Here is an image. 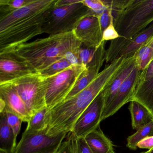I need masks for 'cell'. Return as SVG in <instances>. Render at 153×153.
<instances>
[{"mask_svg": "<svg viewBox=\"0 0 153 153\" xmlns=\"http://www.w3.org/2000/svg\"><path fill=\"white\" fill-rule=\"evenodd\" d=\"M128 109L131 119V126L138 130L153 120V114L141 104L135 101L130 102Z\"/></svg>", "mask_w": 153, "mask_h": 153, "instance_id": "ffe728a7", "label": "cell"}, {"mask_svg": "<svg viewBox=\"0 0 153 153\" xmlns=\"http://www.w3.org/2000/svg\"><path fill=\"white\" fill-rule=\"evenodd\" d=\"M104 107L102 91L82 113L70 132L76 138H85L100 126Z\"/></svg>", "mask_w": 153, "mask_h": 153, "instance_id": "9c48e42d", "label": "cell"}, {"mask_svg": "<svg viewBox=\"0 0 153 153\" xmlns=\"http://www.w3.org/2000/svg\"><path fill=\"white\" fill-rule=\"evenodd\" d=\"M85 48L96 49L102 42V32L98 17L87 16L82 19L73 31Z\"/></svg>", "mask_w": 153, "mask_h": 153, "instance_id": "30bf717a", "label": "cell"}, {"mask_svg": "<svg viewBox=\"0 0 153 153\" xmlns=\"http://www.w3.org/2000/svg\"><path fill=\"white\" fill-rule=\"evenodd\" d=\"M52 6L1 32L0 50L26 43L35 36L43 33V25Z\"/></svg>", "mask_w": 153, "mask_h": 153, "instance_id": "5b68a950", "label": "cell"}, {"mask_svg": "<svg viewBox=\"0 0 153 153\" xmlns=\"http://www.w3.org/2000/svg\"><path fill=\"white\" fill-rule=\"evenodd\" d=\"M153 136V120L137 130V131L127 139V147L132 150H136L137 144L146 137Z\"/></svg>", "mask_w": 153, "mask_h": 153, "instance_id": "603a6c76", "label": "cell"}, {"mask_svg": "<svg viewBox=\"0 0 153 153\" xmlns=\"http://www.w3.org/2000/svg\"><path fill=\"white\" fill-rule=\"evenodd\" d=\"M132 101L141 104L153 114V77L138 82Z\"/></svg>", "mask_w": 153, "mask_h": 153, "instance_id": "d6986e66", "label": "cell"}, {"mask_svg": "<svg viewBox=\"0 0 153 153\" xmlns=\"http://www.w3.org/2000/svg\"><path fill=\"white\" fill-rule=\"evenodd\" d=\"M142 153H153V149H150V150H149L148 151H146V152Z\"/></svg>", "mask_w": 153, "mask_h": 153, "instance_id": "d590c367", "label": "cell"}, {"mask_svg": "<svg viewBox=\"0 0 153 153\" xmlns=\"http://www.w3.org/2000/svg\"><path fill=\"white\" fill-rule=\"evenodd\" d=\"M2 112H5L6 114L8 123L13 130L15 139L16 140L18 135L19 134L21 129L23 120L20 117L11 112L7 111H4Z\"/></svg>", "mask_w": 153, "mask_h": 153, "instance_id": "83f0119b", "label": "cell"}, {"mask_svg": "<svg viewBox=\"0 0 153 153\" xmlns=\"http://www.w3.org/2000/svg\"><path fill=\"white\" fill-rule=\"evenodd\" d=\"M85 139L93 153H114L112 142L105 135L100 126Z\"/></svg>", "mask_w": 153, "mask_h": 153, "instance_id": "ac0fdd59", "label": "cell"}, {"mask_svg": "<svg viewBox=\"0 0 153 153\" xmlns=\"http://www.w3.org/2000/svg\"><path fill=\"white\" fill-rule=\"evenodd\" d=\"M68 133L49 135L46 130L26 131L16 147L15 153H56Z\"/></svg>", "mask_w": 153, "mask_h": 153, "instance_id": "ba28073f", "label": "cell"}, {"mask_svg": "<svg viewBox=\"0 0 153 153\" xmlns=\"http://www.w3.org/2000/svg\"><path fill=\"white\" fill-rule=\"evenodd\" d=\"M56 0H36L35 2L20 8L0 19V33L10 27L35 16L52 6Z\"/></svg>", "mask_w": 153, "mask_h": 153, "instance_id": "4fadbf2b", "label": "cell"}, {"mask_svg": "<svg viewBox=\"0 0 153 153\" xmlns=\"http://www.w3.org/2000/svg\"><path fill=\"white\" fill-rule=\"evenodd\" d=\"M36 0H0V19L15 10L32 4Z\"/></svg>", "mask_w": 153, "mask_h": 153, "instance_id": "d4e9b609", "label": "cell"}, {"mask_svg": "<svg viewBox=\"0 0 153 153\" xmlns=\"http://www.w3.org/2000/svg\"><path fill=\"white\" fill-rule=\"evenodd\" d=\"M137 68L144 70L153 60V36L145 43L134 55Z\"/></svg>", "mask_w": 153, "mask_h": 153, "instance_id": "7402d4cb", "label": "cell"}, {"mask_svg": "<svg viewBox=\"0 0 153 153\" xmlns=\"http://www.w3.org/2000/svg\"><path fill=\"white\" fill-rule=\"evenodd\" d=\"M153 36L152 24L130 40L121 37L115 39V42L122 49L119 57L130 58L134 56L140 48Z\"/></svg>", "mask_w": 153, "mask_h": 153, "instance_id": "2e32d148", "label": "cell"}, {"mask_svg": "<svg viewBox=\"0 0 153 153\" xmlns=\"http://www.w3.org/2000/svg\"><path fill=\"white\" fill-rule=\"evenodd\" d=\"M49 109L47 107L35 113L27 123L26 131H41L46 130L45 118Z\"/></svg>", "mask_w": 153, "mask_h": 153, "instance_id": "cb8c5ba5", "label": "cell"}, {"mask_svg": "<svg viewBox=\"0 0 153 153\" xmlns=\"http://www.w3.org/2000/svg\"><path fill=\"white\" fill-rule=\"evenodd\" d=\"M97 48L91 49L81 46L78 52L79 64L87 66L93 60Z\"/></svg>", "mask_w": 153, "mask_h": 153, "instance_id": "f1b7e54d", "label": "cell"}, {"mask_svg": "<svg viewBox=\"0 0 153 153\" xmlns=\"http://www.w3.org/2000/svg\"><path fill=\"white\" fill-rule=\"evenodd\" d=\"M81 0H56L54 4L55 7H63L79 2Z\"/></svg>", "mask_w": 153, "mask_h": 153, "instance_id": "836d02e7", "label": "cell"}, {"mask_svg": "<svg viewBox=\"0 0 153 153\" xmlns=\"http://www.w3.org/2000/svg\"><path fill=\"white\" fill-rule=\"evenodd\" d=\"M141 71L136 67L132 73L122 84L114 98L102 114V121L117 112L124 105L132 101Z\"/></svg>", "mask_w": 153, "mask_h": 153, "instance_id": "8fae6325", "label": "cell"}, {"mask_svg": "<svg viewBox=\"0 0 153 153\" xmlns=\"http://www.w3.org/2000/svg\"><path fill=\"white\" fill-rule=\"evenodd\" d=\"M0 149L15 153L16 140L8 123L5 112L0 113Z\"/></svg>", "mask_w": 153, "mask_h": 153, "instance_id": "44dd1931", "label": "cell"}, {"mask_svg": "<svg viewBox=\"0 0 153 153\" xmlns=\"http://www.w3.org/2000/svg\"><path fill=\"white\" fill-rule=\"evenodd\" d=\"M98 19L103 33L104 31L110 25L111 20H113L111 10L108 9L105 12L99 16Z\"/></svg>", "mask_w": 153, "mask_h": 153, "instance_id": "4dcf8cb0", "label": "cell"}, {"mask_svg": "<svg viewBox=\"0 0 153 153\" xmlns=\"http://www.w3.org/2000/svg\"><path fill=\"white\" fill-rule=\"evenodd\" d=\"M79 2L63 7L50 8L42 27L43 33L50 36L72 32L78 23L85 17L91 16L90 9Z\"/></svg>", "mask_w": 153, "mask_h": 153, "instance_id": "277c9868", "label": "cell"}, {"mask_svg": "<svg viewBox=\"0 0 153 153\" xmlns=\"http://www.w3.org/2000/svg\"><path fill=\"white\" fill-rule=\"evenodd\" d=\"M81 46L82 43L72 31L0 50V56L27 63L39 72Z\"/></svg>", "mask_w": 153, "mask_h": 153, "instance_id": "7a4b0ae2", "label": "cell"}, {"mask_svg": "<svg viewBox=\"0 0 153 153\" xmlns=\"http://www.w3.org/2000/svg\"><path fill=\"white\" fill-rule=\"evenodd\" d=\"M136 67L137 64L135 57L134 56L130 57L120 73L103 90L102 94L104 99L103 111L109 105L122 84L132 73Z\"/></svg>", "mask_w": 153, "mask_h": 153, "instance_id": "e0dca14e", "label": "cell"}, {"mask_svg": "<svg viewBox=\"0 0 153 153\" xmlns=\"http://www.w3.org/2000/svg\"><path fill=\"white\" fill-rule=\"evenodd\" d=\"M128 59L118 57L80 93L49 110L45 118L46 133L53 136L71 132L82 113L120 73Z\"/></svg>", "mask_w": 153, "mask_h": 153, "instance_id": "6da1fadb", "label": "cell"}, {"mask_svg": "<svg viewBox=\"0 0 153 153\" xmlns=\"http://www.w3.org/2000/svg\"><path fill=\"white\" fill-rule=\"evenodd\" d=\"M86 68L80 64L72 65L58 74L45 78V99L49 110L65 100Z\"/></svg>", "mask_w": 153, "mask_h": 153, "instance_id": "8992f818", "label": "cell"}, {"mask_svg": "<svg viewBox=\"0 0 153 153\" xmlns=\"http://www.w3.org/2000/svg\"><path fill=\"white\" fill-rule=\"evenodd\" d=\"M120 37V36L119 35L114 27L113 20L112 19L110 25L103 32L102 41H111Z\"/></svg>", "mask_w": 153, "mask_h": 153, "instance_id": "f546056e", "label": "cell"}, {"mask_svg": "<svg viewBox=\"0 0 153 153\" xmlns=\"http://www.w3.org/2000/svg\"><path fill=\"white\" fill-rule=\"evenodd\" d=\"M0 153H15L13 152H10L8 151H6V150H3V149H0Z\"/></svg>", "mask_w": 153, "mask_h": 153, "instance_id": "e575fe53", "label": "cell"}, {"mask_svg": "<svg viewBox=\"0 0 153 153\" xmlns=\"http://www.w3.org/2000/svg\"><path fill=\"white\" fill-rule=\"evenodd\" d=\"M153 21V0H130L113 22L120 37L130 40Z\"/></svg>", "mask_w": 153, "mask_h": 153, "instance_id": "3957f363", "label": "cell"}, {"mask_svg": "<svg viewBox=\"0 0 153 153\" xmlns=\"http://www.w3.org/2000/svg\"><path fill=\"white\" fill-rule=\"evenodd\" d=\"M36 73L38 72L27 63L9 57L0 56V84Z\"/></svg>", "mask_w": 153, "mask_h": 153, "instance_id": "9a60e30c", "label": "cell"}, {"mask_svg": "<svg viewBox=\"0 0 153 153\" xmlns=\"http://www.w3.org/2000/svg\"><path fill=\"white\" fill-rule=\"evenodd\" d=\"M0 99L3 100L6 104L4 111L15 114L20 117L24 122L29 121L31 115L24 101L11 83L0 84Z\"/></svg>", "mask_w": 153, "mask_h": 153, "instance_id": "5bb4252c", "label": "cell"}, {"mask_svg": "<svg viewBox=\"0 0 153 153\" xmlns=\"http://www.w3.org/2000/svg\"><path fill=\"white\" fill-rule=\"evenodd\" d=\"M105 42L103 41L97 48L93 60L87 66L86 69L82 73L73 89L64 101L72 98L80 93L97 77L105 60Z\"/></svg>", "mask_w": 153, "mask_h": 153, "instance_id": "7c38bea8", "label": "cell"}, {"mask_svg": "<svg viewBox=\"0 0 153 153\" xmlns=\"http://www.w3.org/2000/svg\"><path fill=\"white\" fill-rule=\"evenodd\" d=\"M82 2L96 16H99L108 9L102 0H82Z\"/></svg>", "mask_w": 153, "mask_h": 153, "instance_id": "4316f807", "label": "cell"}, {"mask_svg": "<svg viewBox=\"0 0 153 153\" xmlns=\"http://www.w3.org/2000/svg\"><path fill=\"white\" fill-rule=\"evenodd\" d=\"M67 139L63 141L56 153H74L72 138L70 133H68Z\"/></svg>", "mask_w": 153, "mask_h": 153, "instance_id": "1f68e13d", "label": "cell"}, {"mask_svg": "<svg viewBox=\"0 0 153 153\" xmlns=\"http://www.w3.org/2000/svg\"><path fill=\"white\" fill-rule=\"evenodd\" d=\"M10 83L25 102L31 116L46 106V85L45 78L39 73L31 74Z\"/></svg>", "mask_w": 153, "mask_h": 153, "instance_id": "52a82bcc", "label": "cell"}, {"mask_svg": "<svg viewBox=\"0 0 153 153\" xmlns=\"http://www.w3.org/2000/svg\"><path fill=\"white\" fill-rule=\"evenodd\" d=\"M137 147L140 149H147L149 150L153 149V136L146 137L140 140L137 144Z\"/></svg>", "mask_w": 153, "mask_h": 153, "instance_id": "d6a6232c", "label": "cell"}, {"mask_svg": "<svg viewBox=\"0 0 153 153\" xmlns=\"http://www.w3.org/2000/svg\"><path fill=\"white\" fill-rule=\"evenodd\" d=\"M71 66V63L67 59L63 58L38 73L43 77H49L62 72Z\"/></svg>", "mask_w": 153, "mask_h": 153, "instance_id": "484cf974", "label": "cell"}]
</instances>
